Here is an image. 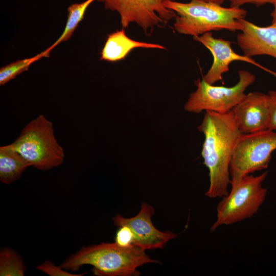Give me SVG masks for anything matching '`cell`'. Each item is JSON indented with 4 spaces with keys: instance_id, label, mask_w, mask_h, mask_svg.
<instances>
[{
    "instance_id": "cell-1",
    "label": "cell",
    "mask_w": 276,
    "mask_h": 276,
    "mask_svg": "<svg viewBox=\"0 0 276 276\" xmlns=\"http://www.w3.org/2000/svg\"><path fill=\"white\" fill-rule=\"evenodd\" d=\"M198 130L204 141L201 155L209 170L210 185L205 195L211 198L228 193L229 165L236 142L242 134L232 110L225 113L205 111Z\"/></svg>"
},
{
    "instance_id": "cell-2",
    "label": "cell",
    "mask_w": 276,
    "mask_h": 276,
    "mask_svg": "<svg viewBox=\"0 0 276 276\" xmlns=\"http://www.w3.org/2000/svg\"><path fill=\"white\" fill-rule=\"evenodd\" d=\"M158 262L137 246L123 247L114 242L83 246L60 266L67 271H76L83 266L91 265L97 276H138L141 274L137 270L139 267Z\"/></svg>"
},
{
    "instance_id": "cell-3",
    "label": "cell",
    "mask_w": 276,
    "mask_h": 276,
    "mask_svg": "<svg viewBox=\"0 0 276 276\" xmlns=\"http://www.w3.org/2000/svg\"><path fill=\"white\" fill-rule=\"evenodd\" d=\"M165 5L176 14L174 30L179 34L193 37L222 30L241 31V19L247 15L246 10L241 7H224L200 0L188 3L168 1Z\"/></svg>"
},
{
    "instance_id": "cell-4",
    "label": "cell",
    "mask_w": 276,
    "mask_h": 276,
    "mask_svg": "<svg viewBox=\"0 0 276 276\" xmlns=\"http://www.w3.org/2000/svg\"><path fill=\"white\" fill-rule=\"evenodd\" d=\"M10 145L30 166L40 170L57 167L64 161V150L55 137L53 123L43 114L29 122Z\"/></svg>"
},
{
    "instance_id": "cell-5",
    "label": "cell",
    "mask_w": 276,
    "mask_h": 276,
    "mask_svg": "<svg viewBox=\"0 0 276 276\" xmlns=\"http://www.w3.org/2000/svg\"><path fill=\"white\" fill-rule=\"evenodd\" d=\"M267 175L243 177L224 197L217 206V218L211 230L222 225H230L252 217L265 200L267 190L263 182Z\"/></svg>"
},
{
    "instance_id": "cell-6",
    "label": "cell",
    "mask_w": 276,
    "mask_h": 276,
    "mask_svg": "<svg viewBox=\"0 0 276 276\" xmlns=\"http://www.w3.org/2000/svg\"><path fill=\"white\" fill-rule=\"evenodd\" d=\"M276 149V132L268 129L241 134L229 165L230 185L236 186L246 175L266 169Z\"/></svg>"
},
{
    "instance_id": "cell-7",
    "label": "cell",
    "mask_w": 276,
    "mask_h": 276,
    "mask_svg": "<svg viewBox=\"0 0 276 276\" xmlns=\"http://www.w3.org/2000/svg\"><path fill=\"white\" fill-rule=\"evenodd\" d=\"M239 80L233 86H215L203 79L195 81L197 88L184 106L188 112L199 113L203 110L225 113L232 110L245 97V91L256 80L255 75L246 70L238 72Z\"/></svg>"
},
{
    "instance_id": "cell-8",
    "label": "cell",
    "mask_w": 276,
    "mask_h": 276,
    "mask_svg": "<svg viewBox=\"0 0 276 276\" xmlns=\"http://www.w3.org/2000/svg\"><path fill=\"white\" fill-rule=\"evenodd\" d=\"M175 0H98L106 9L117 12L123 28L136 24L146 34H150L155 27H165L176 14L168 9L165 3Z\"/></svg>"
},
{
    "instance_id": "cell-9",
    "label": "cell",
    "mask_w": 276,
    "mask_h": 276,
    "mask_svg": "<svg viewBox=\"0 0 276 276\" xmlns=\"http://www.w3.org/2000/svg\"><path fill=\"white\" fill-rule=\"evenodd\" d=\"M154 214L153 206L144 202L136 216L124 218L117 215L113 217V222L117 227L125 225L131 229L134 236V246L144 250L162 248L169 240L175 238L177 235L168 231L161 232L157 229L151 220Z\"/></svg>"
},
{
    "instance_id": "cell-10",
    "label": "cell",
    "mask_w": 276,
    "mask_h": 276,
    "mask_svg": "<svg viewBox=\"0 0 276 276\" xmlns=\"http://www.w3.org/2000/svg\"><path fill=\"white\" fill-rule=\"evenodd\" d=\"M194 40L202 44L211 53L213 61L210 69L202 77L206 83L214 85L222 80L223 74L229 71L230 64L239 61L249 63L267 72L276 77L273 72L255 61L252 57L236 53L232 48V42L222 38H215L212 32L193 37Z\"/></svg>"
},
{
    "instance_id": "cell-11",
    "label": "cell",
    "mask_w": 276,
    "mask_h": 276,
    "mask_svg": "<svg viewBox=\"0 0 276 276\" xmlns=\"http://www.w3.org/2000/svg\"><path fill=\"white\" fill-rule=\"evenodd\" d=\"M238 127L242 134L267 129L268 96L260 92H250L233 109Z\"/></svg>"
},
{
    "instance_id": "cell-12",
    "label": "cell",
    "mask_w": 276,
    "mask_h": 276,
    "mask_svg": "<svg viewBox=\"0 0 276 276\" xmlns=\"http://www.w3.org/2000/svg\"><path fill=\"white\" fill-rule=\"evenodd\" d=\"M237 41L243 55L252 57L268 55L276 59V26L262 27L244 19Z\"/></svg>"
},
{
    "instance_id": "cell-13",
    "label": "cell",
    "mask_w": 276,
    "mask_h": 276,
    "mask_svg": "<svg viewBox=\"0 0 276 276\" xmlns=\"http://www.w3.org/2000/svg\"><path fill=\"white\" fill-rule=\"evenodd\" d=\"M136 48L166 49L159 44L133 40L122 29L108 35L100 53V60L112 62L118 61L124 59L133 49Z\"/></svg>"
},
{
    "instance_id": "cell-14",
    "label": "cell",
    "mask_w": 276,
    "mask_h": 276,
    "mask_svg": "<svg viewBox=\"0 0 276 276\" xmlns=\"http://www.w3.org/2000/svg\"><path fill=\"white\" fill-rule=\"evenodd\" d=\"M30 166L10 144L0 147V180L2 183L9 185L15 181Z\"/></svg>"
},
{
    "instance_id": "cell-15",
    "label": "cell",
    "mask_w": 276,
    "mask_h": 276,
    "mask_svg": "<svg viewBox=\"0 0 276 276\" xmlns=\"http://www.w3.org/2000/svg\"><path fill=\"white\" fill-rule=\"evenodd\" d=\"M98 0H86L80 3H75L67 9V17L66 24L59 37L48 48L44 50L50 55L51 51L62 42L68 40L83 20L89 6Z\"/></svg>"
},
{
    "instance_id": "cell-16",
    "label": "cell",
    "mask_w": 276,
    "mask_h": 276,
    "mask_svg": "<svg viewBox=\"0 0 276 276\" xmlns=\"http://www.w3.org/2000/svg\"><path fill=\"white\" fill-rule=\"evenodd\" d=\"M26 270L22 258L14 250L6 247L1 250V276H23Z\"/></svg>"
},
{
    "instance_id": "cell-17",
    "label": "cell",
    "mask_w": 276,
    "mask_h": 276,
    "mask_svg": "<svg viewBox=\"0 0 276 276\" xmlns=\"http://www.w3.org/2000/svg\"><path fill=\"white\" fill-rule=\"evenodd\" d=\"M49 56L43 51L32 57L18 60L2 67L0 69V85H4L21 73L27 71L34 62L42 58Z\"/></svg>"
},
{
    "instance_id": "cell-18",
    "label": "cell",
    "mask_w": 276,
    "mask_h": 276,
    "mask_svg": "<svg viewBox=\"0 0 276 276\" xmlns=\"http://www.w3.org/2000/svg\"><path fill=\"white\" fill-rule=\"evenodd\" d=\"M36 268L50 276H81L85 273L73 274L70 272L60 266H56L52 262L45 261L38 265Z\"/></svg>"
},
{
    "instance_id": "cell-19",
    "label": "cell",
    "mask_w": 276,
    "mask_h": 276,
    "mask_svg": "<svg viewBox=\"0 0 276 276\" xmlns=\"http://www.w3.org/2000/svg\"><path fill=\"white\" fill-rule=\"evenodd\" d=\"M114 237V243L123 247H128L133 245L134 236L131 229L127 226H119Z\"/></svg>"
},
{
    "instance_id": "cell-20",
    "label": "cell",
    "mask_w": 276,
    "mask_h": 276,
    "mask_svg": "<svg viewBox=\"0 0 276 276\" xmlns=\"http://www.w3.org/2000/svg\"><path fill=\"white\" fill-rule=\"evenodd\" d=\"M267 95L269 107L267 129L274 131L276 130V91H269Z\"/></svg>"
},
{
    "instance_id": "cell-21",
    "label": "cell",
    "mask_w": 276,
    "mask_h": 276,
    "mask_svg": "<svg viewBox=\"0 0 276 276\" xmlns=\"http://www.w3.org/2000/svg\"><path fill=\"white\" fill-rule=\"evenodd\" d=\"M231 7H241L244 5L250 4L257 7L263 6L266 4L273 5L276 0H228Z\"/></svg>"
},
{
    "instance_id": "cell-22",
    "label": "cell",
    "mask_w": 276,
    "mask_h": 276,
    "mask_svg": "<svg viewBox=\"0 0 276 276\" xmlns=\"http://www.w3.org/2000/svg\"><path fill=\"white\" fill-rule=\"evenodd\" d=\"M273 9L271 13V17L272 18L271 24L276 26V2L273 5Z\"/></svg>"
},
{
    "instance_id": "cell-23",
    "label": "cell",
    "mask_w": 276,
    "mask_h": 276,
    "mask_svg": "<svg viewBox=\"0 0 276 276\" xmlns=\"http://www.w3.org/2000/svg\"><path fill=\"white\" fill-rule=\"evenodd\" d=\"M204 2H212L214 3H216L220 5H222L226 0H200Z\"/></svg>"
}]
</instances>
